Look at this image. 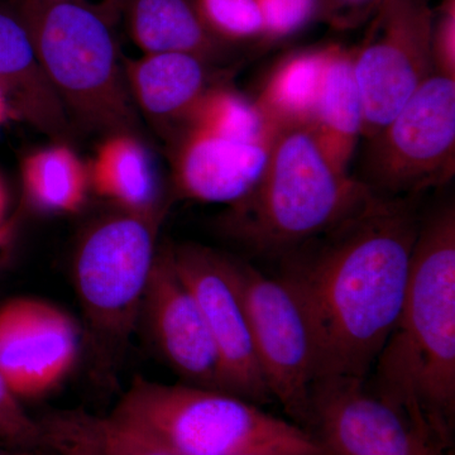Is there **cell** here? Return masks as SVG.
<instances>
[{
  "mask_svg": "<svg viewBox=\"0 0 455 455\" xmlns=\"http://www.w3.org/2000/svg\"><path fill=\"white\" fill-rule=\"evenodd\" d=\"M0 440L23 448L41 445L40 427L27 414L18 400L0 377Z\"/></svg>",
  "mask_w": 455,
  "mask_h": 455,
  "instance_id": "cell-26",
  "label": "cell"
},
{
  "mask_svg": "<svg viewBox=\"0 0 455 455\" xmlns=\"http://www.w3.org/2000/svg\"><path fill=\"white\" fill-rule=\"evenodd\" d=\"M271 145L238 142L185 128L173 161L180 193L196 202L230 205L242 202L259 185Z\"/></svg>",
  "mask_w": 455,
  "mask_h": 455,
  "instance_id": "cell-14",
  "label": "cell"
},
{
  "mask_svg": "<svg viewBox=\"0 0 455 455\" xmlns=\"http://www.w3.org/2000/svg\"><path fill=\"white\" fill-rule=\"evenodd\" d=\"M18 455H31V454L23 453V454H18Z\"/></svg>",
  "mask_w": 455,
  "mask_h": 455,
  "instance_id": "cell-34",
  "label": "cell"
},
{
  "mask_svg": "<svg viewBox=\"0 0 455 455\" xmlns=\"http://www.w3.org/2000/svg\"><path fill=\"white\" fill-rule=\"evenodd\" d=\"M385 0H319V16L339 29L352 28L373 16Z\"/></svg>",
  "mask_w": 455,
  "mask_h": 455,
  "instance_id": "cell-28",
  "label": "cell"
},
{
  "mask_svg": "<svg viewBox=\"0 0 455 455\" xmlns=\"http://www.w3.org/2000/svg\"><path fill=\"white\" fill-rule=\"evenodd\" d=\"M254 350L272 400L309 431L316 352L305 311L280 277L235 260Z\"/></svg>",
  "mask_w": 455,
  "mask_h": 455,
  "instance_id": "cell-9",
  "label": "cell"
},
{
  "mask_svg": "<svg viewBox=\"0 0 455 455\" xmlns=\"http://www.w3.org/2000/svg\"><path fill=\"white\" fill-rule=\"evenodd\" d=\"M370 193L329 161L310 127L283 128L259 185L232 205L226 226L257 254L283 257L339 223Z\"/></svg>",
  "mask_w": 455,
  "mask_h": 455,
  "instance_id": "cell-3",
  "label": "cell"
},
{
  "mask_svg": "<svg viewBox=\"0 0 455 455\" xmlns=\"http://www.w3.org/2000/svg\"><path fill=\"white\" fill-rule=\"evenodd\" d=\"M18 7L66 114L88 131L133 134L139 122L110 23L73 2Z\"/></svg>",
  "mask_w": 455,
  "mask_h": 455,
  "instance_id": "cell-5",
  "label": "cell"
},
{
  "mask_svg": "<svg viewBox=\"0 0 455 455\" xmlns=\"http://www.w3.org/2000/svg\"><path fill=\"white\" fill-rule=\"evenodd\" d=\"M18 3L27 4H50V3L73 2L84 7L92 9L100 14L104 20L112 25L114 18L118 16L119 11L125 5L127 0H17Z\"/></svg>",
  "mask_w": 455,
  "mask_h": 455,
  "instance_id": "cell-29",
  "label": "cell"
},
{
  "mask_svg": "<svg viewBox=\"0 0 455 455\" xmlns=\"http://www.w3.org/2000/svg\"><path fill=\"white\" fill-rule=\"evenodd\" d=\"M431 47L435 73L455 79V0H443L434 13Z\"/></svg>",
  "mask_w": 455,
  "mask_h": 455,
  "instance_id": "cell-27",
  "label": "cell"
},
{
  "mask_svg": "<svg viewBox=\"0 0 455 455\" xmlns=\"http://www.w3.org/2000/svg\"><path fill=\"white\" fill-rule=\"evenodd\" d=\"M89 181L99 196L118 204L125 212H161L160 182L154 160L134 134H112L101 143L89 171Z\"/></svg>",
  "mask_w": 455,
  "mask_h": 455,
  "instance_id": "cell-19",
  "label": "cell"
},
{
  "mask_svg": "<svg viewBox=\"0 0 455 455\" xmlns=\"http://www.w3.org/2000/svg\"><path fill=\"white\" fill-rule=\"evenodd\" d=\"M113 416L171 455H324L309 431L229 392L136 377Z\"/></svg>",
  "mask_w": 455,
  "mask_h": 455,
  "instance_id": "cell-4",
  "label": "cell"
},
{
  "mask_svg": "<svg viewBox=\"0 0 455 455\" xmlns=\"http://www.w3.org/2000/svg\"><path fill=\"white\" fill-rule=\"evenodd\" d=\"M376 395L451 447L455 419V208L421 217L403 307L374 363Z\"/></svg>",
  "mask_w": 455,
  "mask_h": 455,
  "instance_id": "cell-2",
  "label": "cell"
},
{
  "mask_svg": "<svg viewBox=\"0 0 455 455\" xmlns=\"http://www.w3.org/2000/svg\"><path fill=\"white\" fill-rule=\"evenodd\" d=\"M363 124V103L353 70V50L331 44L324 83L309 127L326 157L340 172L349 173Z\"/></svg>",
  "mask_w": 455,
  "mask_h": 455,
  "instance_id": "cell-17",
  "label": "cell"
},
{
  "mask_svg": "<svg viewBox=\"0 0 455 455\" xmlns=\"http://www.w3.org/2000/svg\"><path fill=\"white\" fill-rule=\"evenodd\" d=\"M77 355V326L55 305L33 298L0 305V377L18 400L55 390Z\"/></svg>",
  "mask_w": 455,
  "mask_h": 455,
  "instance_id": "cell-11",
  "label": "cell"
},
{
  "mask_svg": "<svg viewBox=\"0 0 455 455\" xmlns=\"http://www.w3.org/2000/svg\"><path fill=\"white\" fill-rule=\"evenodd\" d=\"M418 196L371 191L355 211L283 254L278 277L300 302L316 381L366 382L396 324L420 229Z\"/></svg>",
  "mask_w": 455,
  "mask_h": 455,
  "instance_id": "cell-1",
  "label": "cell"
},
{
  "mask_svg": "<svg viewBox=\"0 0 455 455\" xmlns=\"http://www.w3.org/2000/svg\"><path fill=\"white\" fill-rule=\"evenodd\" d=\"M259 5L266 40L291 37L319 17V0H259Z\"/></svg>",
  "mask_w": 455,
  "mask_h": 455,
  "instance_id": "cell-25",
  "label": "cell"
},
{
  "mask_svg": "<svg viewBox=\"0 0 455 455\" xmlns=\"http://www.w3.org/2000/svg\"><path fill=\"white\" fill-rule=\"evenodd\" d=\"M204 22L220 40L263 37L259 0H194Z\"/></svg>",
  "mask_w": 455,
  "mask_h": 455,
  "instance_id": "cell-24",
  "label": "cell"
},
{
  "mask_svg": "<svg viewBox=\"0 0 455 455\" xmlns=\"http://www.w3.org/2000/svg\"><path fill=\"white\" fill-rule=\"evenodd\" d=\"M366 382H317L309 433L324 455H415L418 433L405 415L371 394Z\"/></svg>",
  "mask_w": 455,
  "mask_h": 455,
  "instance_id": "cell-12",
  "label": "cell"
},
{
  "mask_svg": "<svg viewBox=\"0 0 455 455\" xmlns=\"http://www.w3.org/2000/svg\"><path fill=\"white\" fill-rule=\"evenodd\" d=\"M11 114L12 110L11 107H9L7 98L0 92V128H2V125L4 124Z\"/></svg>",
  "mask_w": 455,
  "mask_h": 455,
  "instance_id": "cell-32",
  "label": "cell"
},
{
  "mask_svg": "<svg viewBox=\"0 0 455 455\" xmlns=\"http://www.w3.org/2000/svg\"><path fill=\"white\" fill-rule=\"evenodd\" d=\"M37 423L42 447L59 455H171L113 415L64 410Z\"/></svg>",
  "mask_w": 455,
  "mask_h": 455,
  "instance_id": "cell-20",
  "label": "cell"
},
{
  "mask_svg": "<svg viewBox=\"0 0 455 455\" xmlns=\"http://www.w3.org/2000/svg\"><path fill=\"white\" fill-rule=\"evenodd\" d=\"M418 433V444H416L415 455H453L451 453V447L442 444L438 440Z\"/></svg>",
  "mask_w": 455,
  "mask_h": 455,
  "instance_id": "cell-30",
  "label": "cell"
},
{
  "mask_svg": "<svg viewBox=\"0 0 455 455\" xmlns=\"http://www.w3.org/2000/svg\"><path fill=\"white\" fill-rule=\"evenodd\" d=\"M188 127L253 145H271L278 132L256 100L227 86H212L206 92Z\"/></svg>",
  "mask_w": 455,
  "mask_h": 455,
  "instance_id": "cell-23",
  "label": "cell"
},
{
  "mask_svg": "<svg viewBox=\"0 0 455 455\" xmlns=\"http://www.w3.org/2000/svg\"><path fill=\"white\" fill-rule=\"evenodd\" d=\"M142 313L171 367L190 385L224 391L220 359L199 304L173 265L171 250L156 257Z\"/></svg>",
  "mask_w": 455,
  "mask_h": 455,
  "instance_id": "cell-13",
  "label": "cell"
},
{
  "mask_svg": "<svg viewBox=\"0 0 455 455\" xmlns=\"http://www.w3.org/2000/svg\"><path fill=\"white\" fill-rule=\"evenodd\" d=\"M434 13L429 0H385L353 50V70L364 110L362 139L394 118L434 70Z\"/></svg>",
  "mask_w": 455,
  "mask_h": 455,
  "instance_id": "cell-8",
  "label": "cell"
},
{
  "mask_svg": "<svg viewBox=\"0 0 455 455\" xmlns=\"http://www.w3.org/2000/svg\"><path fill=\"white\" fill-rule=\"evenodd\" d=\"M171 254L214 341L224 391L256 405L269 403L272 397L254 350L235 259L200 245L171 248Z\"/></svg>",
  "mask_w": 455,
  "mask_h": 455,
  "instance_id": "cell-10",
  "label": "cell"
},
{
  "mask_svg": "<svg viewBox=\"0 0 455 455\" xmlns=\"http://www.w3.org/2000/svg\"><path fill=\"white\" fill-rule=\"evenodd\" d=\"M8 194L0 180V247L7 243L11 235V223L7 220Z\"/></svg>",
  "mask_w": 455,
  "mask_h": 455,
  "instance_id": "cell-31",
  "label": "cell"
},
{
  "mask_svg": "<svg viewBox=\"0 0 455 455\" xmlns=\"http://www.w3.org/2000/svg\"><path fill=\"white\" fill-rule=\"evenodd\" d=\"M236 455H300V454H293V453H284V451H247V453H241Z\"/></svg>",
  "mask_w": 455,
  "mask_h": 455,
  "instance_id": "cell-33",
  "label": "cell"
},
{
  "mask_svg": "<svg viewBox=\"0 0 455 455\" xmlns=\"http://www.w3.org/2000/svg\"><path fill=\"white\" fill-rule=\"evenodd\" d=\"M124 7L132 38L145 53H190L208 61L220 50L194 0H127Z\"/></svg>",
  "mask_w": 455,
  "mask_h": 455,
  "instance_id": "cell-18",
  "label": "cell"
},
{
  "mask_svg": "<svg viewBox=\"0 0 455 455\" xmlns=\"http://www.w3.org/2000/svg\"><path fill=\"white\" fill-rule=\"evenodd\" d=\"M160 215H112L90 228L77 247L75 290L101 368L113 366L136 331L158 253Z\"/></svg>",
  "mask_w": 455,
  "mask_h": 455,
  "instance_id": "cell-6",
  "label": "cell"
},
{
  "mask_svg": "<svg viewBox=\"0 0 455 455\" xmlns=\"http://www.w3.org/2000/svg\"><path fill=\"white\" fill-rule=\"evenodd\" d=\"M125 82L134 103L157 124L187 127L209 86L202 57L190 53H145L127 62Z\"/></svg>",
  "mask_w": 455,
  "mask_h": 455,
  "instance_id": "cell-15",
  "label": "cell"
},
{
  "mask_svg": "<svg viewBox=\"0 0 455 455\" xmlns=\"http://www.w3.org/2000/svg\"><path fill=\"white\" fill-rule=\"evenodd\" d=\"M0 92L12 113L53 137H64L68 114L36 55L20 16L0 9Z\"/></svg>",
  "mask_w": 455,
  "mask_h": 455,
  "instance_id": "cell-16",
  "label": "cell"
},
{
  "mask_svg": "<svg viewBox=\"0 0 455 455\" xmlns=\"http://www.w3.org/2000/svg\"><path fill=\"white\" fill-rule=\"evenodd\" d=\"M329 53L331 46L298 51L269 73L256 101L278 131L313 122Z\"/></svg>",
  "mask_w": 455,
  "mask_h": 455,
  "instance_id": "cell-21",
  "label": "cell"
},
{
  "mask_svg": "<svg viewBox=\"0 0 455 455\" xmlns=\"http://www.w3.org/2000/svg\"><path fill=\"white\" fill-rule=\"evenodd\" d=\"M23 187L33 205L50 212L73 214L85 203L89 171L68 146L40 149L26 158Z\"/></svg>",
  "mask_w": 455,
  "mask_h": 455,
  "instance_id": "cell-22",
  "label": "cell"
},
{
  "mask_svg": "<svg viewBox=\"0 0 455 455\" xmlns=\"http://www.w3.org/2000/svg\"><path fill=\"white\" fill-rule=\"evenodd\" d=\"M363 180L373 193L418 196L455 172V79L434 73L372 139Z\"/></svg>",
  "mask_w": 455,
  "mask_h": 455,
  "instance_id": "cell-7",
  "label": "cell"
}]
</instances>
